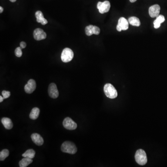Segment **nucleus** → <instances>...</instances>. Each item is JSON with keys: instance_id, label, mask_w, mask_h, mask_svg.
Segmentation results:
<instances>
[{"instance_id": "obj_1", "label": "nucleus", "mask_w": 167, "mask_h": 167, "mask_svg": "<svg viewBox=\"0 0 167 167\" xmlns=\"http://www.w3.org/2000/svg\"><path fill=\"white\" fill-rule=\"evenodd\" d=\"M61 151L63 152L75 154L77 152L76 145L70 141H66L62 144L61 147Z\"/></svg>"}, {"instance_id": "obj_2", "label": "nucleus", "mask_w": 167, "mask_h": 167, "mask_svg": "<svg viewBox=\"0 0 167 167\" xmlns=\"http://www.w3.org/2000/svg\"><path fill=\"white\" fill-rule=\"evenodd\" d=\"M104 90L106 96L111 99H114L118 96L117 90L111 84H105L104 88Z\"/></svg>"}, {"instance_id": "obj_3", "label": "nucleus", "mask_w": 167, "mask_h": 167, "mask_svg": "<svg viewBox=\"0 0 167 167\" xmlns=\"http://www.w3.org/2000/svg\"><path fill=\"white\" fill-rule=\"evenodd\" d=\"M136 162L140 165H144L147 162V157L145 150L140 149L137 150L135 154Z\"/></svg>"}, {"instance_id": "obj_4", "label": "nucleus", "mask_w": 167, "mask_h": 167, "mask_svg": "<svg viewBox=\"0 0 167 167\" xmlns=\"http://www.w3.org/2000/svg\"><path fill=\"white\" fill-rule=\"evenodd\" d=\"M74 53L72 49L69 48H65L63 49L61 53V59L63 62L67 63L70 62L73 58Z\"/></svg>"}, {"instance_id": "obj_5", "label": "nucleus", "mask_w": 167, "mask_h": 167, "mask_svg": "<svg viewBox=\"0 0 167 167\" xmlns=\"http://www.w3.org/2000/svg\"><path fill=\"white\" fill-rule=\"evenodd\" d=\"M111 8L110 2L108 1H105L104 2H99L97 3V8L99 10V13L104 14L109 11Z\"/></svg>"}, {"instance_id": "obj_6", "label": "nucleus", "mask_w": 167, "mask_h": 167, "mask_svg": "<svg viewBox=\"0 0 167 167\" xmlns=\"http://www.w3.org/2000/svg\"><path fill=\"white\" fill-rule=\"evenodd\" d=\"M63 125L65 129L68 130H75L77 127V124L69 117L66 118L64 119Z\"/></svg>"}, {"instance_id": "obj_7", "label": "nucleus", "mask_w": 167, "mask_h": 167, "mask_svg": "<svg viewBox=\"0 0 167 167\" xmlns=\"http://www.w3.org/2000/svg\"><path fill=\"white\" fill-rule=\"evenodd\" d=\"M129 28V22L124 17H121L118 20V24L117 26V30L118 32L122 30H126Z\"/></svg>"}, {"instance_id": "obj_8", "label": "nucleus", "mask_w": 167, "mask_h": 167, "mask_svg": "<svg viewBox=\"0 0 167 167\" xmlns=\"http://www.w3.org/2000/svg\"><path fill=\"white\" fill-rule=\"evenodd\" d=\"M48 94L49 96L53 98H56L59 97V93L57 89L56 84L54 83L50 84L48 87Z\"/></svg>"}, {"instance_id": "obj_9", "label": "nucleus", "mask_w": 167, "mask_h": 167, "mask_svg": "<svg viewBox=\"0 0 167 167\" xmlns=\"http://www.w3.org/2000/svg\"><path fill=\"white\" fill-rule=\"evenodd\" d=\"M100 32V29L98 27L93 25L87 26L85 29V32L87 36H92L93 35H98Z\"/></svg>"}, {"instance_id": "obj_10", "label": "nucleus", "mask_w": 167, "mask_h": 167, "mask_svg": "<svg viewBox=\"0 0 167 167\" xmlns=\"http://www.w3.org/2000/svg\"><path fill=\"white\" fill-rule=\"evenodd\" d=\"M36 87V84L35 80L30 79L24 87L25 91L28 94H31L35 91Z\"/></svg>"}, {"instance_id": "obj_11", "label": "nucleus", "mask_w": 167, "mask_h": 167, "mask_svg": "<svg viewBox=\"0 0 167 167\" xmlns=\"http://www.w3.org/2000/svg\"><path fill=\"white\" fill-rule=\"evenodd\" d=\"M160 12V7L158 4H155L149 7L148 13L152 18L157 17L159 15Z\"/></svg>"}, {"instance_id": "obj_12", "label": "nucleus", "mask_w": 167, "mask_h": 167, "mask_svg": "<svg viewBox=\"0 0 167 167\" xmlns=\"http://www.w3.org/2000/svg\"><path fill=\"white\" fill-rule=\"evenodd\" d=\"M33 37L36 40H41L45 39L46 37V34L43 29H36L33 32Z\"/></svg>"}, {"instance_id": "obj_13", "label": "nucleus", "mask_w": 167, "mask_h": 167, "mask_svg": "<svg viewBox=\"0 0 167 167\" xmlns=\"http://www.w3.org/2000/svg\"><path fill=\"white\" fill-rule=\"evenodd\" d=\"M33 143L38 146H41L43 144L44 140L40 135L37 133H33L31 136Z\"/></svg>"}, {"instance_id": "obj_14", "label": "nucleus", "mask_w": 167, "mask_h": 167, "mask_svg": "<svg viewBox=\"0 0 167 167\" xmlns=\"http://www.w3.org/2000/svg\"><path fill=\"white\" fill-rule=\"evenodd\" d=\"M36 18L37 22L40 23L43 25H45L48 23L46 19L44 17L43 14L40 11H37L36 13Z\"/></svg>"}, {"instance_id": "obj_15", "label": "nucleus", "mask_w": 167, "mask_h": 167, "mask_svg": "<svg viewBox=\"0 0 167 167\" xmlns=\"http://www.w3.org/2000/svg\"><path fill=\"white\" fill-rule=\"evenodd\" d=\"M165 21V19L164 16L162 15H159L154 22L155 29H159L160 27L161 24L162 23L164 22Z\"/></svg>"}, {"instance_id": "obj_16", "label": "nucleus", "mask_w": 167, "mask_h": 167, "mask_svg": "<svg viewBox=\"0 0 167 167\" xmlns=\"http://www.w3.org/2000/svg\"><path fill=\"white\" fill-rule=\"evenodd\" d=\"M2 123L3 124V126L7 130H10L13 127V124L12 120L10 118H3L2 119Z\"/></svg>"}, {"instance_id": "obj_17", "label": "nucleus", "mask_w": 167, "mask_h": 167, "mask_svg": "<svg viewBox=\"0 0 167 167\" xmlns=\"http://www.w3.org/2000/svg\"><path fill=\"white\" fill-rule=\"evenodd\" d=\"M40 110L38 108L35 107L32 110L29 114V118L32 120H36L39 116Z\"/></svg>"}, {"instance_id": "obj_18", "label": "nucleus", "mask_w": 167, "mask_h": 167, "mask_svg": "<svg viewBox=\"0 0 167 167\" xmlns=\"http://www.w3.org/2000/svg\"><path fill=\"white\" fill-rule=\"evenodd\" d=\"M32 162V159L24 157L19 162L20 167H26Z\"/></svg>"}, {"instance_id": "obj_19", "label": "nucleus", "mask_w": 167, "mask_h": 167, "mask_svg": "<svg viewBox=\"0 0 167 167\" xmlns=\"http://www.w3.org/2000/svg\"><path fill=\"white\" fill-rule=\"evenodd\" d=\"M128 22L132 26H135V27H139L140 26V21L139 19L136 17H131L129 18Z\"/></svg>"}, {"instance_id": "obj_20", "label": "nucleus", "mask_w": 167, "mask_h": 167, "mask_svg": "<svg viewBox=\"0 0 167 167\" xmlns=\"http://www.w3.org/2000/svg\"><path fill=\"white\" fill-rule=\"evenodd\" d=\"M35 155H36V152L35 150L32 149H29L27 150L22 155L24 157L32 159L35 157Z\"/></svg>"}, {"instance_id": "obj_21", "label": "nucleus", "mask_w": 167, "mask_h": 167, "mask_svg": "<svg viewBox=\"0 0 167 167\" xmlns=\"http://www.w3.org/2000/svg\"><path fill=\"white\" fill-rule=\"evenodd\" d=\"M9 150L7 149H3L0 152V160L1 161H4L9 155Z\"/></svg>"}, {"instance_id": "obj_22", "label": "nucleus", "mask_w": 167, "mask_h": 167, "mask_svg": "<svg viewBox=\"0 0 167 167\" xmlns=\"http://www.w3.org/2000/svg\"><path fill=\"white\" fill-rule=\"evenodd\" d=\"M22 48L21 47H17L15 50V54L17 57H21L22 55Z\"/></svg>"}, {"instance_id": "obj_23", "label": "nucleus", "mask_w": 167, "mask_h": 167, "mask_svg": "<svg viewBox=\"0 0 167 167\" xmlns=\"http://www.w3.org/2000/svg\"><path fill=\"white\" fill-rule=\"evenodd\" d=\"M2 95L4 97V99L8 98L10 96V93L9 91H6V90H3L2 91Z\"/></svg>"}, {"instance_id": "obj_24", "label": "nucleus", "mask_w": 167, "mask_h": 167, "mask_svg": "<svg viewBox=\"0 0 167 167\" xmlns=\"http://www.w3.org/2000/svg\"><path fill=\"white\" fill-rule=\"evenodd\" d=\"M26 46H27V44L26 43H25L24 41H22L20 43V47L22 48V49H24L26 47Z\"/></svg>"}, {"instance_id": "obj_25", "label": "nucleus", "mask_w": 167, "mask_h": 167, "mask_svg": "<svg viewBox=\"0 0 167 167\" xmlns=\"http://www.w3.org/2000/svg\"><path fill=\"white\" fill-rule=\"evenodd\" d=\"M4 99V98L3 97H2V96H0V102H2L3 101V99Z\"/></svg>"}, {"instance_id": "obj_26", "label": "nucleus", "mask_w": 167, "mask_h": 167, "mask_svg": "<svg viewBox=\"0 0 167 167\" xmlns=\"http://www.w3.org/2000/svg\"><path fill=\"white\" fill-rule=\"evenodd\" d=\"M3 10H4V9H3V8L1 6V7H0V13H2V12H3Z\"/></svg>"}, {"instance_id": "obj_27", "label": "nucleus", "mask_w": 167, "mask_h": 167, "mask_svg": "<svg viewBox=\"0 0 167 167\" xmlns=\"http://www.w3.org/2000/svg\"><path fill=\"white\" fill-rule=\"evenodd\" d=\"M137 0H130V1L131 2H135L137 1Z\"/></svg>"}, {"instance_id": "obj_28", "label": "nucleus", "mask_w": 167, "mask_h": 167, "mask_svg": "<svg viewBox=\"0 0 167 167\" xmlns=\"http://www.w3.org/2000/svg\"><path fill=\"white\" fill-rule=\"evenodd\" d=\"M9 1L12 2H15L16 1V0H9Z\"/></svg>"}]
</instances>
